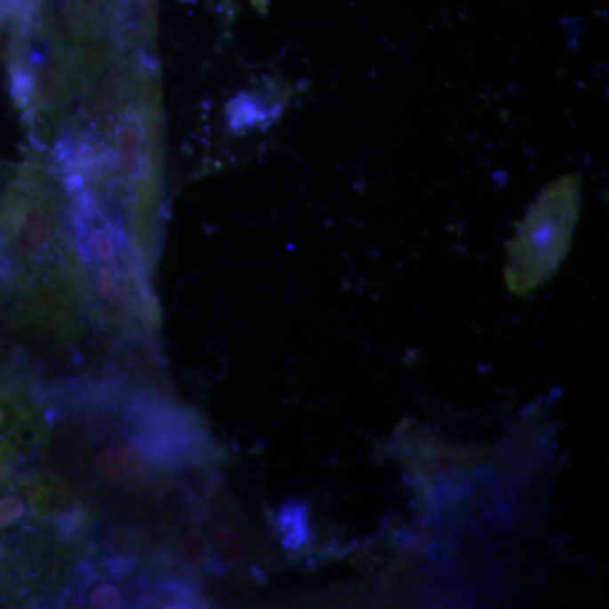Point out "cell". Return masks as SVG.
Returning <instances> with one entry per match:
<instances>
[{
    "label": "cell",
    "mask_w": 609,
    "mask_h": 609,
    "mask_svg": "<svg viewBox=\"0 0 609 609\" xmlns=\"http://www.w3.org/2000/svg\"><path fill=\"white\" fill-rule=\"evenodd\" d=\"M5 420H7V412H5V408L0 405V429L5 425Z\"/></svg>",
    "instance_id": "cell-9"
},
{
    "label": "cell",
    "mask_w": 609,
    "mask_h": 609,
    "mask_svg": "<svg viewBox=\"0 0 609 609\" xmlns=\"http://www.w3.org/2000/svg\"><path fill=\"white\" fill-rule=\"evenodd\" d=\"M26 513V505L22 498L16 494H9L0 500V528L11 526L19 522Z\"/></svg>",
    "instance_id": "cell-8"
},
{
    "label": "cell",
    "mask_w": 609,
    "mask_h": 609,
    "mask_svg": "<svg viewBox=\"0 0 609 609\" xmlns=\"http://www.w3.org/2000/svg\"><path fill=\"white\" fill-rule=\"evenodd\" d=\"M180 556L183 562H187L192 567H205L210 560V543L205 533L198 528L187 530L180 543H178Z\"/></svg>",
    "instance_id": "cell-3"
},
{
    "label": "cell",
    "mask_w": 609,
    "mask_h": 609,
    "mask_svg": "<svg viewBox=\"0 0 609 609\" xmlns=\"http://www.w3.org/2000/svg\"><path fill=\"white\" fill-rule=\"evenodd\" d=\"M213 545L217 552L230 562H239L247 557L249 554V541L244 539L243 535L226 525L215 526L212 532Z\"/></svg>",
    "instance_id": "cell-4"
},
{
    "label": "cell",
    "mask_w": 609,
    "mask_h": 609,
    "mask_svg": "<svg viewBox=\"0 0 609 609\" xmlns=\"http://www.w3.org/2000/svg\"><path fill=\"white\" fill-rule=\"evenodd\" d=\"M281 543L286 550H298L310 537V523L307 508L298 501H286L279 508L276 517Z\"/></svg>",
    "instance_id": "cell-2"
},
{
    "label": "cell",
    "mask_w": 609,
    "mask_h": 609,
    "mask_svg": "<svg viewBox=\"0 0 609 609\" xmlns=\"http://www.w3.org/2000/svg\"><path fill=\"white\" fill-rule=\"evenodd\" d=\"M93 468L102 481L108 483V485H114V486H121L129 477L119 453L114 449H108V447H102L95 453Z\"/></svg>",
    "instance_id": "cell-5"
},
{
    "label": "cell",
    "mask_w": 609,
    "mask_h": 609,
    "mask_svg": "<svg viewBox=\"0 0 609 609\" xmlns=\"http://www.w3.org/2000/svg\"><path fill=\"white\" fill-rule=\"evenodd\" d=\"M579 212V174H564L541 190L508 245L506 283L511 292L526 295L557 271L573 243Z\"/></svg>",
    "instance_id": "cell-1"
},
{
    "label": "cell",
    "mask_w": 609,
    "mask_h": 609,
    "mask_svg": "<svg viewBox=\"0 0 609 609\" xmlns=\"http://www.w3.org/2000/svg\"><path fill=\"white\" fill-rule=\"evenodd\" d=\"M88 603L97 608H119L124 603L121 589L112 584H100L88 594Z\"/></svg>",
    "instance_id": "cell-7"
},
{
    "label": "cell",
    "mask_w": 609,
    "mask_h": 609,
    "mask_svg": "<svg viewBox=\"0 0 609 609\" xmlns=\"http://www.w3.org/2000/svg\"><path fill=\"white\" fill-rule=\"evenodd\" d=\"M117 453L121 455L127 474L132 476L136 481H142L149 476L151 466H149L148 457L142 453L138 440H124L119 444Z\"/></svg>",
    "instance_id": "cell-6"
}]
</instances>
